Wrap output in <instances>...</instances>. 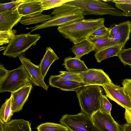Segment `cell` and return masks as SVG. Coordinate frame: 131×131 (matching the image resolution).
I'll use <instances>...</instances> for the list:
<instances>
[{
	"label": "cell",
	"mask_w": 131,
	"mask_h": 131,
	"mask_svg": "<svg viewBox=\"0 0 131 131\" xmlns=\"http://www.w3.org/2000/svg\"><path fill=\"white\" fill-rule=\"evenodd\" d=\"M33 88L31 83L11 93L13 113H18L23 109Z\"/></svg>",
	"instance_id": "obj_13"
},
{
	"label": "cell",
	"mask_w": 131,
	"mask_h": 131,
	"mask_svg": "<svg viewBox=\"0 0 131 131\" xmlns=\"http://www.w3.org/2000/svg\"><path fill=\"white\" fill-rule=\"evenodd\" d=\"M51 19L33 27L31 32L40 29L58 26L69 25L84 19V14L80 9L75 6L63 4L54 9Z\"/></svg>",
	"instance_id": "obj_2"
},
{
	"label": "cell",
	"mask_w": 131,
	"mask_h": 131,
	"mask_svg": "<svg viewBox=\"0 0 131 131\" xmlns=\"http://www.w3.org/2000/svg\"><path fill=\"white\" fill-rule=\"evenodd\" d=\"M12 96L6 100L2 105L0 109V121L3 123H7L11 119V117L13 115L12 110Z\"/></svg>",
	"instance_id": "obj_22"
},
{
	"label": "cell",
	"mask_w": 131,
	"mask_h": 131,
	"mask_svg": "<svg viewBox=\"0 0 131 131\" xmlns=\"http://www.w3.org/2000/svg\"><path fill=\"white\" fill-rule=\"evenodd\" d=\"M59 73L60 74L58 75L64 79L83 82L82 78L78 72L67 71H60Z\"/></svg>",
	"instance_id": "obj_29"
},
{
	"label": "cell",
	"mask_w": 131,
	"mask_h": 131,
	"mask_svg": "<svg viewBox=\"0 0 131 131\" xmlns=\"http://www.w3.org/2000/svg\"><path fill=\"white\" fill-rule=\"evenodd\" d=\"M125 109V118L127 123L131 124V109L128 108Z\"/></svg>",
	"instance_id": "obj_37"
},
{
	"label": "cell",
	"mask_w": 131,
	"mask_h": 131,
	"mask_svg": "<svg viewBox=\"0 0 131 131\" xmlns=\"http://www.w3.org/2000/svg\"><path fill=\"white\" fill-rule=\"evenodd\" d=\"M115 6L118 9L123 11L125 16L131 17V4L115 3Z\"/></svg>",
	"instance_id": "obj_32"
},
{
	"label": "cell",
	"mask_w": 131,
	"mask_h": 131,
	"mask_svg": "<svg viewBox=\"0 0 131 131\" xmlns=\"http://www.w3.org/2000/svg\"><path fill=\"white\" fill-rule=\"evenodd\" d=\"M103 90L101 86L87 85L75 92L81 111L91 116L100 108V100Z\"/></svg>",
	"instance_id": "obj_3"
},
{
	"label": "cell",
	"mask_w": 131,
	"mask_h": 131,
	"mask_svg": "<svg viewBox=\"0 0 131 131\" xmlns=\"http://www.w3.org/2000/svg\"><path fill=\"white\" fill-rule=\"evenodd\" d=\"M0 131H4V128L3 124L0 121Z\"/></svg>",
	"instance_id": "obj_40"
},
{
	"label": "cell",
	"mask_w": 131,
	"mask_h": 131,
	"mask_svg": "<svg viewBox=\"0 0 131 131\" xmlns=\"http://www.w3.org/2000/svg\"><path fill=\"white\" fill-rule=\"evenodd\" d=\"M19 57L22 64L29 74L31 83L34 86L41 87L47 91L49 86L44 82L39 65L34 64L29 59L26 58L22 54Z\"/></svg>",
	"instance_id": "obj_10"
},
{
	"label": "cell",
	"mask_w": 131,
	"mask_h": 131,
	"mask_svg": "<svg viewBox=\"0 0 131 131\" xmlns=\"http://www.w3.org/2000/svg\"><path fill=\"white\" fill-rule=\"evenodd\" d=\"M51 18L50 15H44L41 13L32 16H23L19 22L24 25L40 23L42 24L50 20Z\"/></svg>",
	"instance_id": "obj_23"
},
{
	"label": "cell",
	"mask_w": 131,
	"mask_h": 131,
	"mask_svg": "<svg viewBox=\"0 0 131 131\" xmlns=\"http://www.w3.org/2000/svg\"><path fill=\"white\" fill-rule=\"evenodd\" d=\"M100 111L101 112L111 114L112 105L108 99L107 96L102 95L100 100Z\"/></svg>",
	"instance_id": "obj_30"
},
{
	"label": "cell",
	"mask_w": 131,
	"mask_h": 131,
	"mask_svg": "<svg viewBox=\"0 0 131 131\" xmlns=\"http://www.w3.org/2000/svg\"><path fill=\"white\" fill-rule=\"evenodd\" d=\"M19 14L23 16H30L42 13L41 2L39 0H24L18 6Z\"/></svg>",
	"instance_id": "obj_15"
},
{
	"label": "cell",
	"mask_w": 131,
	"mask_h": 131,
	"mask_svg": "<svg viewBox=\"0 0 131 131\" xmlns=\"http://www.w3.org/2000/svg\"><path fill=\"white\" fill-rule=\"evenodd\" d=\"M110 32L109 28L106 27L104 25L91 34L88 37L104 36L109 33Z\"/></svg>",
	"instance_id": "obj_33"
},
{
	"label": "cell",
	"mask_w": 131,
	"mask_h": 131,
	"mask_svg": "<svg viewBox=\"0 0 131 131\" xmlns=\"http://www.w3.org/2000/svg\"><path fill=\"white\" fill-rule=\"evenodd\" d=\"M118 31L114 37L112 39L110 46L123 43L125 46L130 39L131 32V21L128 20L118 24Z\"/></svg>",
	"instance_id": "obj_16"
},
{
	"label": "cell",
	"mask_w": 131,
	"mask_h": 131,
	"mask_svg": "<svg viewBox=\"0 0 131 131\" xmlns=\"http://www.w3.org/2000/svg\"><path fill=\"white\" fill-rule=\"evenodd\" d=\"M110 30L109 37L112 39L117 33L119 29L118 24H113L109 28Z\"/></svg>",
	"instance_id": "obj_36"
},
{
	"label": "cell",
	"mask_w": 131,
	"mask_h": 131,
	"mask_svg": "<svg viewBox=\"0 0 131 131\" xmlns=\"http://www.w3.org/2000/svg\"><path fill=\"white\" fill-rule=\"evenodd\" d=\"M107 97L125 109H131V103L128 96L125 93L123 88L110 83L101 86Z\"/></svg>",
	"instance_id": "obj_8"
},
{
	"label": "cell",
	"mask_w": 131,
	"mask_h": 131,
	"mask_svg": "<svg viewBox=\"0 0 131 131\" xmlns=\"http://www.w3.org/2000/svg\"><path fill=\"white\" fill-rule=\"evenodd\" d=\"M41 2L42 11L54 8L70 0H39Z\"/></svg>",
	"instance_id": "obj_26"
},
{
	"label": "cell",
	"mask_w": 131,
	"mask_h": 131,
	"mask_svg": "<svg viewBox=\"0 0 131 131\" xmlns=\"http://www.w3.org/2000/svg\"><path fill=\"white\" fill-rule=\"evenodd\" d=\"M40 37L39 34H31L30 32L16 35L6 46L3 54L14 58L19 57L36 45Z\"/></svg>",
	"instance_id": "obj_5"
},
{
	"label": "cell",
	"mask_w": 131,
	"mask_h": 131,
	"mask_svg": "<svg viewBox=\"0 0 131 131\" xmlns=\"http://www.w3.org/2000/svg\"><path fill=\"white\" fill-rule=\"evenodd\" d=\"M90 117L100 131H121V126L114 120L111 114L102 113L99 110Z\"/></svg>",
	"instance_id": "obj_9"
},
{
	"label": "cell",
	"mask_w": 131,
	"mask_h": 131,
	"mask_svg": "<svg viewBox=\"0 0 131 131\" xmlns=\"http://www.w3.org/2000/svg\"><path fill=\"white\" fill-rule=\"evenodd\" d=\"M24 0H12L11 2L5 3L0 4V13L11 9L19 5Z\"/></svg>",
	"instance_id": "obj_31"
},
{
	"label": "cell",
	"mask_w": 131,
	"mask_h": 131,
	"mask_svg": "<svg viewBox=\"0 0 131 131\" xmlns=\"http://www.w3.org/2000/svg\"><path fill=\"white\" fill-rule=\"evenodd\" d=\"M62 65L64 66L67 71L71 72H82L87 71L89 69L83 61L71 56L66 58Z\"/></svg>",
	"instance_id": "obj_19"
},
{
	"label": "cell",
	"mask_w": 131,
	"mask_h": 131,
	"mask_svg": "<svg viewBox=\"0 0 131 131\" xmlns=\"http://www.w3.org/2000/svg\"><path fill=\"white\" fill-rule=\"evenodd\" d=\"M103 18L84 19L69 25L58 26L57 30L64 38L75 44L87 39L89 36L104 25Z\"/></svg>",
	"instance_id": "obj_1"
},
{
	"label": "cell",
	"mask_w": 131,
	"mask_h": 131,
	"mask_svg": "<svg viewBox=\"0 0 131 131\" xmlns=\"http://www.w3.org/2000/svg\"><path fill=\"white\" fill-rule=\"evenodd\" d=\"M9 70H7L3 65H0V84L5 79L7 76Z\"/></svg>",
	"instance_id": "obj_35"
},
{
	"label": "cell",
	"mask_w": 131,
	"mask_h": 131,
	"mask_svg": "<svg viewBox=\"0 0 131 131\" xmlns=\"http://www.w3.org/2000/svg\"><path fill=\"white\" fill-rule=\"evenodd\" d=\"M49 82L51 86L65 91H76L79 88L88 85L83 82L64 79L58 75H51Z\"/></svg>",
	"instance_id": "obj_14"
},
{
	"label": "cell",
	"mask_w": 131,
	"mask_h": 131,
	"mask_svg": "<svg viewBox=\"0 0 131 131\" xmlns=\"http://www.w3.org/2000/svg\"><path fill=\"white\" fill-rule=\"evenodd\" d=\"M124 48L121 43L114 45L96 51L94 56L97 62L100 63L103 60L114 56H118Z\"/></svg>",
	"instance_id": "obj_17"
},
{
	"label": "cell",
	"mask_w": 131,
	"mask_h": 131,
	"mask_svg": "<svg viewBox=\"0 0 131 131\" xmlns=\"http://www.w3.org/2000/svg\"><path fill=\"white\" fill-rule=\"evenodd\" d=\"M122 84L124 91L129 97L131 103V79H126L123 80Z\"/></svg>",
	"instance_id": "obj_34"
},
{
	"label": "cell",
	"mask_w": 131,
	"mask_h": 131,
	"mask_svg": "<svg viewBox=\"0 0 131 131\" xmlns=\"http://www.w3.org/2000/svg\"><path fill=\"white\" fill-rule=\"evenodd\" d=\"M121 131H131V124L127 123L121 126Z\"/></svg>",
	"instance_id": "obj_38"
},
{
	"label": "cell",
	"mask_w": 131,
	"mask_h": 131,
	"mask_svg": "<svg viewBox=\"0 0 131 131\" xmlns=\"http://www.w3.org/2000/svg\"><path fill=\"white\" fill-rule=\"evenodd\" d=\"M17 31L15 29L10 30L0 31V45L9 43L16 36Z\"/></svg>",
	"instance_id": "obj_27"
},
{
	"label": "cell",
	"mask_w": 131,
	"mask_h": 131,
	"mask_svg": "<svg viewBox=\"0 0 131 131\" xmlns=\"http://www.w3.org/2000/svg\"><path fill=\"white\" fill-rule=\"evenodd\" d=\"M59 58L50 47L46 48V52L39 64L42 75L44 79L51 65Z\"/></svg>",
	"instance_id": "obj_18"
},
{
	"label": "cell",
	"mask_w": 131,
	"mask_h": 131,
	"mask_svg": "<svg viewBox=\"0 0 131 131\" xmlns=\"http://www.w3.org/2000/svg\"><path fill=\"white\" fill-rule=\"evenodd\" d=\"M63 4L74 6L79 8L83 11L85 15H110L118 16H125L123 12L101 0L70 1Z\"/></svg>",
	"instance_id": "obj_4"
},
{
	"label": "cell",
	"mask_w": 131,
	"mask_h": 131,
	"mask_svg": "<svg viewBox=\"0 0 131 131\" xmlns=\"http://www.w3.org/2000/svg\"><path fill=\"white\" fill-rule=\"evenodd\" d=\"M6 48V46L1 47L0 48V51H1L4 50H5Z\"/></svg>",
	"instance_id": "obj_41"
},
{
	"label": "cell",
	"mask_w": 131,
	"mask_h": 131,
	"mask_svg": "<svg viewBox=\"0 0 131 131\" xmlns=\"http://www.w3.org/2000/svg\"><path fill=\"white\" fill-rule=\"evenodd\" d=\"M71 49L75 55V57L80 59L83 56L95 50V47L92 43L86 39L74 44Z\"/></svg>",
	"instance_id": "obj_21"
},
{
	"label": "cell",
	"mask_w": 131,
	"mask_h": 131,
	"mask_svg": "<svg viewBox=\"0 0 131 131\" xmlns=\"http://www.w3.org/2000/svg\"><path fill=\"white\" fill-rule=\"evenodd\" d=\"M110 33L102 36H91L87 39L95 46V50L97 51L110 47L112 38L109 37Z\"/></svg>",
	"instance_id": "obj_24"
},
{
	"label": "cell",
	"mask_w": 131,
	"mask_h": 131,
	"mask_svg": "<svg viewBox=\"0 0 131 131\" xmlns=\"http://www.w3.org/2000/svg\"><path fill=\"white\" fill-rule=\"evenodd\" d=\"M78 73L83 82L88 85L101 86L112 82L107 74L101 69H89L86 71Z\"/></svg>",
	"instance_id": "obj_11"
},
{
	"label": "cell",
	"mask_w": 131,
	"mask_h": 131,
	"mask_svg": "<svg viewBox=\"0 0 131 131\" xmlns=\"http://www.w3.org/2000/svg\"><path fill=\"white\" fill-rule=\"evenodd\" d=\"M3 124L4 131H32L31 123L23 119H11Z\"/></svg>",
	"instance_id": "obj_20"
},
{
	"label": "cell",
	"mask_w": 131,
	"mask_h": 131,
	"mask_svg": "<svg viewBox=\"0 0 131 131\" xmlns=\"http://www.w3.org/2000/svg\"><path fill=\"white\" fill-rule=\"evenodd\" d=\"M117 56L124 66L129 65L131 68V48L122 49Z\"/></svg>",
	"instance_id": "obj_28"
},
{
	"label": "cell",
	"mask_w": 131,
	"mask_h": 131,
	"mask_svg": "<svg viewBox=\"0 0 131 131\" xmlns=\"http://www.w3.org/2000/svg\"><path fill=\"white\" fill-rule=\"evenodd\" d=\"M30 83H32L29 74L22 64L9 71L6 78L0 84V93H12Z\"/></svg>",
	"instance_id": "obj_6"
},
{
	"label": "cell",
	"mask_w": 131,
	"mask_h": 131,
	"mask_svg": "<svg viewBox=\"0 0 131 131\" xmlns=\"http://www.w3.org/2000/svg\"><path fill=\"white\" fill-rule=\"evenodd\" d=\"M112 1L115 3H125L131 4V0H114Z\"/></svg>",
	"instance_id": "obj_39"
},
{
	"label": "cell",
	"mask_w": 131,
	"mask_h": 131,
	"mask_svg": "<svg viewBox=\"0 0 131 131\" xmlns=\"http://www.w3.org/2000/svg\"><path fill=\"white\" fill-rule=\"evenodd\" d=\"M37 131H69L61 124L51 122L42 123L37 128Z\"/></svg>",
	"instance_id": "obj_25"
},
{
	"label": "cell",
	"mask_w": 131,
	"mask_h": 131,
	"mask_svg": "<svg viewBox=\"0 0 131 131\" xmlns=\"http://www.w3.org/2000/svg\"><path fill=\"white\" fill-rule=\"evenodd\" d=\"M59 122L69 131H100L91 117L82 111L75 115H64Z\"/></svg>",
	"instance_id": "obj_7"
},
{
	"label": "cell",
	"mask_w": 131,
	"mask_h": 131,
	"mask_svg": "<svg viewBox=\"0 0 131 131\" xmlns=\"http://www.w3.org/2000/svg\"><path fill=\"white\" fill-rule=\"evenodd\" d=\"M18 6L0 13V31L12 30L19 22L23 16L18 12Z\"/></svg>",
	"instance_id": "obj_12"
}]
</instances>
